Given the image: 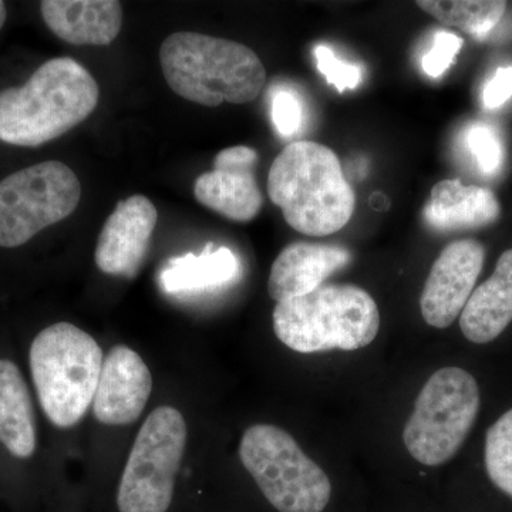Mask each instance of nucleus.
<instances>
[{"mask_svg": "<svg viewBox=\"0 0 512 512\" xmlns=\"http://www.w3.org/2000/svg\"><path fill=\"white\" fill-rule=\"evenodd\" d=\"M512 97V66L500 67L493 79L485 84L483 103L485 109H498Z\"/></svg>", "mask_w": 512, "mask_h": 512, "instance_id": "obj_26", "label": "nucleus"}, {"mask_svg": "<svg viewBox=\"0 0 512 512\" xmlns=\"http://www.w3.org/2000/svg\"><path fill=\"white\" fill-rule=\"evenodd\" d=\"M183 414L170 406L153 410L138 431L121 477L120 512H165L187 444Z\"/></svg>", "mask_w": 512, "mask_h": 512, "instance_id": "obj_8", "label": "nucleus"}, {"mask_svg": "<svg viewBox=\"0 0 512 512\" xmlns=\"http://www.w3.org/2000/svg\"><path fill=\"white\" fill-rule=\"evenodd\" d=\"M274 332L299 353L366 348L380 329L375 299L356 285H322L275 306Z\"/></svg>", "mask_w": 512, "mask_h": 512, "instance_id": "obj_4", "label": "nucleus"}, {"mask_svg": "<svg viewBox=\"0 0 512 512\" xmlns=\"http://www.w3.org/2000/svg\"><path fill=\"white\" fill-rule=\"evenodd\" d=\"M463 45L464 40L454 33L444 32V30L437 32L434 35L433 47L421 60L424 73L430 77H440L441 74L446 73Z\"/></svg>", "mask_w": 512, "mask_h": 512, "instance_id": "obj_24", "label": "nucleus"}, {"mask_svg": "<svg viewBox=\"0 0 512 512\" xmlns=\"http://www.w3.org/2000/svg\"><path fill=\"white\" fill-rule=\"evenodd\" d=\"M158 211L144 195L120 201L104 222L97 241V268L103 274L134 278L150 248Z\"/></svg>", "mask_w": 512, "mask_h": 512, "instance_id": "obj_12", "label": "nucleus"}, {"mask_svg": "<svg viewBox=\"0 0 512 512\" xmlns=\"http://www.w3.org/2000/svg\"><path fill=\"white\" fill-rule=\"evenodd\" d=\"M477 380L460 367H444L424 384L403 431L404 446L423 466L456 456L480 412Z\"/></svg>", "mask_w": 512, "mask_h": 512, "instance_id": "obj_7", "label": "nucleus"}, {"mask_svg": "<svg viewBox=\"0 0 512 512\" xmlns=\"http://www.w3.org/2000/svg\"><path fill=\"white\" fill-rule=\"evenodd\" d=\"M316 63L319 72L326 77L329 84L335 86L339 93L346 89H356L362 82V70L355 64L342 62L333 55L332 50L326 46H318L315 49Z\"/></svg>", "mask_w": 512, "mask_h": 512, "instance_id": "obj_23", "label": "nucleus"}, {"mask_svg": "<svg viewBox=\"0 0 512 512\" xmlns=\"http://www.w3.org/2000/svg\"><path fill=\"white\" fill-rule=\"evenodd\" d=\"M239 261L229 248L212 249L201 255L187 254L170 259L158 276V284L171 295L221 288L237 278Z\"/></svg>", "mask_w": 512, "mask_h": 512, "instance_id": "obj_19", "label": "nucleus"}, {"mask_svg": "<svg viewBox=\"0 0 512 512\" xmlns=\"http://www.w3.org/2000/svg\"><path fill=\"white\" fill-rule=\"evenodd\" d=\"M258 153L248 146L220 151L214 170L201 174L194 184L195 200L235 222L255 220L264 205L254 168Z\"/></svg>", "mask_w": 512, "mask_h": 512, "instance_id": "obj_11", "label": "nucleus"}, {"mask_svg": "<svg viewBox=\"0 0 512 512\" xmlns=\"http://www.w3.org/2000/svg\"><path fill=\"white\" fill-rule=\"evenodd\" d=\"M30 370L47 419L70 429L86 416L99 384L103 350L84 330L60 322L43 329L30 348Z\"/></svg>", "mask_w": 512, "mask_h": 512, "instance_id": "obj_5", "label": "nucleus"}, {"mask_svg": "<svg viewBox=\"0 0 512 512\" xmlns=\"http://www.w3.org/2000/svg\"><path fill=\"white\" fill-rule=\"evenodd\" d=\"M99 84L69 57L43 63L22 87L0 92V140L39 147L79 126L99 104Z\"/></svg>", "mask_w": 512, "mask_h": 512, "instance_id": "obj_1", "label": "nucleus"}, {"mask_svg": "<svg viewBox=\"0 0 512 512\" xmlns=\"http://www.w3.org/2000/svg\"><path fill=\"white\" fill-rule=\"evenodd\" d=\"M512 322V248L498 258L494 274L471 293L460 315L467 340L485 345L497 339Z\"/></svg>", "mask_w": 512, "mask_h": 512, "instance_id": "obj_17", "label": "nucleus"}, {"mask_svg": "<svg viewBox=\"0 0 512 512\" xmlns=\"http://www.w3.org/2000/svg\"><path fill=\"white\" fill-rule=\"evenodd\" d=\"M466 148L483 174L494 175L503 168L505 150L500 133L491 124L476 121L464 134Z\"/></svg>", "mask_w": 512, "mask_h": 512, "instance_id": "obj_22", "label": "nucleus"}, {"mask_svg": "<svg viewBox=\"0 0 512 512\" xmlns=\"http://www.w3.org/2000/svg\"><path fill=\"white\" fill-rule=\"evenodd\" d=\"M239 457L259 490L279 512H322L332 484L288 431L272 424L249 427Z\"/></svg>", "mask_w": 512, "mask_h": 512, "instance_id": "obj_6", "label": "nucleus"}, {"mask_svg": "<svg viewBox=\"0 0 512 512\" xmlns=\"http://www.w3.org/2000/svg\"><path fill=\"white\" fill-rule=\"evenodd\" d=\"M416 5L443 25L484 37L503 18L508 3L503 0H419Z\"/></svg>", "mask_w": 512, "mask_h": 512, "instance_id": "obj_20", "label": "nucleus"}, {"mask_svg": "<svg viewBox=\"0 0 512 512\" xmlns=\"http://www.w3.org/2000/svg\"><path fill=\"white\" fill-rule=\"evenodd\" d=\"M268 194L289 227L309 237H326L345 228L356 197L335 151L315 141H296L275 158Z\"/></svg>", "mask_w": 512, "mask_h": 512, "instance_id": "obj_2", "label": "nucleus"}, {"mask_svg": "<svg viewBox=\"0 0 512 512\" xmlns=\"http://www.w3.org/2000/svg\"><path fill=\"white\" fill-rule=\"evenodd\" d=\"M272 120L282 136L295 134L302 121V107L298 97L288 90L276 93L272 100Z\"/></svg>", "mask_w": 512, "mask_h": 512, "instance_id": "obj_25", "label": "nucleus"}, {"mask_svg": "<svg viewBox=\"0 0 512 512\" xmlns=\"http://www.w3.org/2000/svg\"><path fill=\"white\" fill-rule=\"evenodd\" d=\"M352 261L349 249L339 245L295 242L282 249L269 274V296L276 302L311 293L323 281Z\"/></svg>", "mask_w": 512, "mask_h": 512, "instance_id": "obj_14", "label": "nucleus"}, {"mask_svg": "<svg viewBox=\"0 0 512 512\" xmlns=\"http://www.w3.org/2000/svg\"><path fill=\"white\" fill-rule=\"evenodd\" d=\"M40 12L47 28L70 45H110L123 26L117 0H45Z\"/></svg>", "mask_w": 512, "mask_h": 512, "instance_id": "obj_15", "label": "nucleus"}, {"mask_svg": "<svg viewBox=\"0 0 512 512\" xmlns=\"http://www.w3.org/2000/svg\"><path fill=\"white\" fill-rule=\"evenodd\" d=\"M82 185L69 165L46 161L0 181V247L25 245L43 229L72 215Z\"/></svg>", "mask_w": 512, "mask_h": 512, "instance_id": "obj_9", "label": "nucleus"}, {"mask_svg": "<svg viewBox=\"0 0 512 512\" xmlns=\"http://www.w3.org/2000/svg\"><path fill=\"white\" fill-rule=\"evenodd\" d=\"M484 458L490 480L512 498V409L488 429Z\"/></svg>", "mask_w": 512, "mask_h": 512, "instance_id": "obj_21", "label": "nucleus"}, {"mask_svg": "<svg viewBox=\"0 0 512 512\" xmlns=\"http://www.w3.org/2000/svg\"><path fill=\"white\" fill-rule=\"evenodd\" d=\"M161 69L170 89L205 107L245 104L261 94L266 70L254 52L234 40L177 32L160 47Z\"/></svg>", "mask_w": 512, "mask_h": 512, "instance_id": "obj_3", "label": "nucleus"}, {"mask_svg": "<svg viewBox=\"0 0 512 512\" xmlns=\"http://www.w3.org/2000/svg\"><path fill=\"white\" fill-rule=\"evenodd\" d=\"M0 443L12 456L29 458L36 450V423L28 384L19 367L0 359Z\"/></svg>", "mask_w": 512, "mask_h": 512, "instance_id": "obj_18", "label": "nucleus"}, {"mask_svg": "<svg viewBox=\"0 0 512 512\" xmlns=\"http://www.w3.org/2000/svg\"><path fill=\"white\" fill-rule=\"evenodd\" d=\"M6 18H8V12H6L5 2L0 0V29L5 25Z\"/></svg>", "mask_w": 512, "mask_h": 512, "instance_id": "obj_27", "label": "nucleus"}, {"mask_svg": "<svg viewBox=\"0 0 512 512\" xmlns=\"http://www.w3.org/2000/svg\"><path fill=\"white\" fill-rule=\"evenodd\" d=\"M423 215L437 231H464L493 225L500 218L501 205L488 188L443 180L431 190Z\"/></svg>", "mask_w": 512, "mask_h": 512, "instance_id": "obj_16", "label": "nucleus"}, {"mask_svg": "<svg viewBox=\"0 0 512 512\" xmlns=\"http://www.w3.org/2000/svg\"><path fill=\"white\" fill-rule=\"evenodd\" d=\"M485 259V249L476 239L451 242L431 266L420 309L427 325L447 329L467 305Z\"/></svg>", "mask_w": 512, "mask_h": 512, "instance_id": "obj_10", "label": "nucleus"}, {"mask_svg": "<svg viewBox=\"0 0 512 512\" xmlns=\"http://www.w3.org/2000/svg\"><path fill=\"white\" fill-rule=\"evenodd\" d=\"M153 390L146 362L128 346H114L103 360L93 400L94 417L107 426H126L143 413Z\"/></svg>", "mask_w": 512, "mask_h": 512, "instance_id": "obj_13", "label": "nucleus"}]
</instances>
